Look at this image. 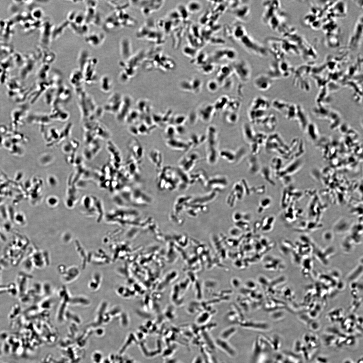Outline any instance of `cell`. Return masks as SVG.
Returning <instances> with one entry per match:
<instances>
[{"label":"cell","instance_id":"8","mask_svg":"<svg viewBox=\"0 0 363 363\" xmlns=\"http://www.w3.org/2000/svg\"><path fill=\"white\" fill-rule=\"evenodd\" d=\"M150 197L145 192L139 189L132 190L130 200L137 204H144L150 200Z\"/></svg>","mask_w":363,"mask_h":363},{"label":"cell","instance_id":"6","mask_svg":"<svg viewBox=\"0 0 363 363\" xmlns=\"http://www.w3.org/2000/svg\"><path fill=\"white\" fill-rule=\"evenodd\" d=\"M245 2L240 1L236 6L230 9L232 15L238 22L242 23L248 20L251 14L250 5Z\"/></svg>","mask_w":363,"mask_h":363},{"label":"cell","instance_id":"16","mask_svg":"<svg viewBox=\"0 0 363 363\" xmlns=\"http://www.w3.org/2000/svg\"><path fill=\"white\" fill-rule=\"evenodd\" d=\"M107 148L113 159L119 163L121 161V157L120 151L116 146L112 142H108Z\"/></svg>","mask_w":363,"mask_h":363},{"label":"cell","instance_id":"25","mask_svg":"<svg viewBox=\"0 0 363 363\" xmlns=\"http://www.w3.org/2000/svg\"><path fill=\"white\" fill-rule=\"evenodd\" d=\"M357 363H363V359L362 358L361 359H359L357 361Z\"/></svg>","mask_w":363,"mask_h":363},{"label":"cell","instance_id":"7","mask_svg":"<svg viewBox=\"0 0 363 363\" xmlns=\"http://www.w3.org/2000/svg\"><path fill=\"white\" fill-rule=\"evenodd\" d=\"M119 51L122 60L126 61L133 55L132 42L129 38L123 37L119 42Z\"/></svg>","mask_w":363,"mask_h":363},{"label":"cell","instance_id":"1","mask_svg":"<svg viewBox=\"0 0 363 363\" xmlns=\"http://www.w3.org/2000/svg\"><path fill=\"white\" fill-rule=\"evenodd\" d=\"M225 32L228 37L248 53L260 57L268 55L266 48L250 36L242 23L238 22L226 26Z\"/></svg>","mask_w":363,"mask_h":363},{"label":"cell","instance_id":"21","mask_svg":"<svg viewBox=\"0 0 363 363\" xmlns=\"http://www.w3.org/2000/svg\"><path fill=\"white\" fill-rule=\"evenodd\" d=\"M93 361L96 363H99L102 359V354L98 352L94 353L93 356Z\"/></svg>","mask_w":363,"mask_h":363},{"label":"cell","instance_id":"3","mask_svg":"<svg viewBox=\"0 0 363 363\" xmlns=\"http://www.w3.org/2000/svg\"><path fill=\"white\" fill-rule=\"evenodd\" d=\"M131 5L139 9L142 15L148 17L158 11L163 7L164 1H131Z\"/></svg>","mask_w":363,"mask_h":363},{"label":"cell","instance_id":"10","mask_svg":"<svg viewBox=\"0 0 363 363\" xmlns=\"http://www.w3.org/2000/svg\"><path fill=\"white\" fill-rule=\"evenodd\" d=\"M216 345L221 350L225 352L230 356L234 357L237 356V353L235 349L230 345L227 341L220 338L216 341Z\"/></svg>","mask_w":363,"mask_h":363},{"label":"cell","instance_id":"14","mask_svg":"<svg viewBox=\"0 0 363 363\" xmlns=\"http://www.w3.org/2000/svg\"><path fill=\"white\" fill-rule=\"evenodd\" d=\"M185 7L189 13L194 14L201 11L203 5L202 3L199 1H192L188 2Z\"/></svg>","mask_w":363,"mask_h":363},{"label":"cell","instance_id":"19","mask_svg":"<svg viewBox=\"0 0 363 363\" xmlns=\"http://www.w3.org/2000/svg\"><path fill=\"white\" fill-rule=\"evenodd\" d=\"M182 53L184 55L187 57L193 59L196 57L199 53L196 48L191 46L186 45L182 49Z\"/></svg>","mask_w":363,"mask_h":363},{"label":"cell","instance_id":"23","mask_svg":"<svg viewBox=\"0 0 363 363\" xmlns=\"http://www.w3.org/2000/svg\"><path fill=\"white\" fill-rule=\"evenodd\" d=\"M302 348V346L300 342L299 341H297L295 344V350L297 353H298V352H300L301 351Z\"/></svg>","mask_w":363,"mask_h":363},{"label":"cell","instance_id":"12","mask_svg":"<svg viewBox=\"0 0 363 363\" xmlns=\"http://www.w3.org/2000/svg\"><path fill=\"white\" fill-rule=\"evenodd\" d=\"M29 123H38L47 124L51 123V119L49 116L44 114H33L30 116L28 118Z\"/></svg>","mask_w":363,"mask_h":363},{"label":"cell","instance_id":"17","mask_svg":"<svg viewBox=\"0 0 363 363\" xmlns=\"http://www.w3.org/2000/svg\"><path fill=\"white\" fill-rule=\"evenodd\" d=\"M108 4L114 10H126L131 5L130 1H110Z\"/></svg>","mask_w":363,"mask_h":363},{"label":"cell","instance_id":"4","mask_svg":"<svg viewBox=\"0 0 363 363\" xmlns=\"http://www.w3.org/2000/svg\"><path fill=\"white\" fill-rule=\"evenodd\" d=\"M233 72L243 81H247L251 77V69L248 62L244 59L237 60L231 64Z\"/></svg>","mask_w":363,"mask_h":363},{"label":"cell","instance_id":"20","mask_svg":"<svg viewBox=\"0 0 363 363\" xmlns=\"http://www.w3.org/2000/svg\"><path fill=\"white\" fill-rule=\"evenodd\" d=\"M177 10L179 13L181 17L183 19H186L188 18L189 13L187 10L186 7L184 5H180L177 7Z\"/></svg>","mask_w":363,"mask_h":363},{"label":"cell","instance_id":"24","mask_svg":"<svg viewBox=\"0 0 363 363\" xmlns=\"http://www.w3.org/2000/svg\"><path fill=\"white\" fill-rule=\"evenodd\" d=\"M317 361L319 363H328V361H327V359L326 358H324V357H318L317 359Z\"/></svg>","mask_w":363,"mask_h":363},{"label":"cell","instance_id":"2","mask_svg":"<svg viewBox=\"0 0 363 363\" xmlns=\"http://www.w3.org/2000/svg\"><path fill=\"white\" fill-rule=\"evenodd\" d=\"M136 37L156 46L162 45L164 40L162 32L157 28L155 21L151 19L146 20L138 29Z\"/></svg>","mask_w":363,"mask_h":363},{"label":"cell","instance_id":"11","mask_svg":"<svg viewBox=\"0 0 363 363\" xmlns=\"http://www.w3.org/2000/svg\"><path fill=\"white\" fill-rule=\"evenodd\" d=\"M51 120L65 121L67 120L68 117V114L67 112L59 108L58 106H55L51 115L49 116Z\"/></svg>","mask_w":363,"mask_h":363},{"label":"cell","instance_id":"13","mask_svg":"<svg viewBox=\"0 0 363 363\" xmlns=\"http://www.w3.org/2000/svg\"><path fill=\"white\" fill-rule=\"evenodd\" d=\"M89 42L94 47H99L102 44L105 39V35L102 32L94 33L90 35Z\"/></svg>","mask_w":363,"mask_h":363},{"label":"cell","instance_id":"5","mask_svg":"<svg viewBox=\"0 0 363 363\" xmlns=\"http://www.w3.org/2000/svg\"><path fill=\"white\" fill-rule=\"evenodd\" d=\"M238 56L237 51L231 47H225L217 49L214 51L213 57L216 61L226 60L234 62Z\"/></svg>","mask_w":363,"mask_h":363},{"label":"cell","instance_id":"15","mask_svg":"<svg viewBox=\"0 0 363 363\" xmlns=\"http://www.w3.org/2000/svg\"><path fill=\"white\" fill-rule=\"evenodd\" d=\"M150 161L157 167H160L162 164V157L161 153L155 149L151 150L149 154Z\"/></svg>","mask_w":363,"mask_h":363},{"label":"cell","instance_id":"26","mask_svg":"<svg viewBox=\"0 0 363 363\" xmlns=\"http://www.w3.org/2000/svg\"><path fill=\"white\" fill-rule=\"evenodd\" d=\"M344 363H353V362H352L351 361H349V360H347V361H345V362H344Z\"/></svg>","mask_w":363,"mask_h":363},{"label":"cell","instance_id":"9","mask_svg":"<svg viewBox=\"0 0 363 363\" xmlns=\"http://www.w3.org/2000/svg\"><path fill=\"white\" fill-rule=\"evenodd\" d=\"M129 147L135 160L140 162L144 156V150L142 146L137 141H131L129 143Z\"/></svg>","mask_w":363,"mask_h":363},{"label":"cell","instance_id":"18","mask_svg":"<svg viewBox=\"0 0 363 363\" xmlns=\"http://www.w3.org/2000/svg\"><path fill=\"white\" fill-rule=\"evenodd\" d=\"M208 56L205 51L199 52L196 57L191 60V62L198 65L202 66L207 63Z\"/></svg>","mask_w":363,"mask_h":363},{"label":"cell","instance_id":"22","mask_svg":"<svg viewBox=\"0 0 363 363\" xmlns=\"http://www.w3.org/2000/svg\"><path fill=\"white\" fill-rule=\"evenodd\" d=\"M192 363H205V361L200 356H198L195 358Z\"/></svg>","mask_w":363,"mask_h":363}]
</instances>
